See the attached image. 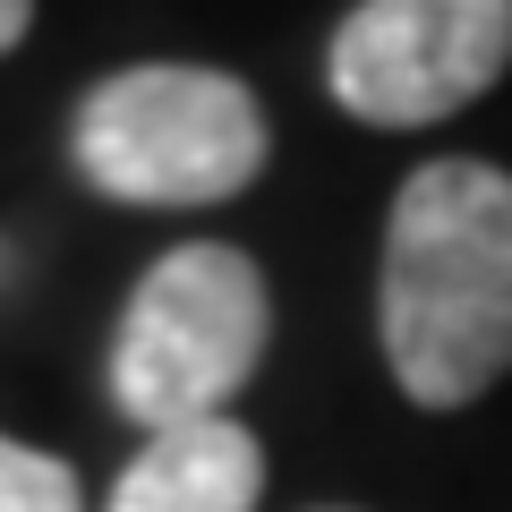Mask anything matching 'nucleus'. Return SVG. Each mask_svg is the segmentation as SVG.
I'll list each match as a JSON object with an SVG mask.
<instances>
[{
    "label": "nucleus",
    "mask_w": 512,
    "mask_h": 512,
    "mask_svg": "<svg viewBox=\"0 0 512 512\" xmlns=\"http://www.w3.org/2000/svg\"><path fill=\"white\" fill-rule=\"evenodd\" d=\"M512 69V0H359L333 26L325 86L367 128H436Z\"/></svg>",
    "instance_id": "nucleus-4"
},
{
    "label": "nucleus",
    "mask_w": 512,
    "mask_h": 512,
    "mask_svg": "<svg viewBox=\"0 0 512 512\" xmlns=\"http://www.w3.org/2000/svg\"><path fill=\"white\" fill-rule=\"evenodd\" d=\"M265 103L231 69L197 60H137L86 86L69 120V163L94 197L180 214V205H222L265 171Z\"/></svg>",
    "instance_id": "nucleus-2"
},
{
    "label": "nucleus",
    "mask_w": 512,
    "mask_h": 512,
    "mask_svg": "<svg viewBox=\"0 0 512 512\" xmlns=\"http://www.w3.org/2000/svg\"><path fill=\"white\" fill-rule=\"evenodd\" d=\"M26 26H35V0H0V60L26 43Z\"/></svg>",
    "instance_id": "nucleus-7"
},
{
    "label": "nucleus",
    "mask_w": 512,
    "mask_h": 512,
    "mask_svg": "<svg viewBox=\"0 0 512 512\" xmlns=\"http://www.w3.org/2000/svg\"><path fill=\"white\" fill-rule=\"evenodd\" d=\"M265 342H274V291L256 256L231 239H188L154 256L146 282L128 291L111 333V402L146 436L222 419V402L256 376Z\"/></svg>",
    "instance_id": "nucleus-3"
},
{
    "label": "nucleus",
    "mask_w": 512,
    "mask_h": 512,
    "mask_svg": "<svg viewBox=\"0 0 512 512\" xmlns=\"http://www.w3.org/2000/svg\"><path fill=\"white\" fill-rule=\"evenodd\" d=\"M0 512H86L77 470L60 453H35V444L0 436Z\"/></svg>",
    "instance_id": "nucleus-6"
},
{
    "label": "nucleus",
    "mask_w": 512,
    "mask_h": 512,
    "mask_svg": "<svg viewBox=\"0 0 512 512\" xmlns=\"http://www.w3.org/2000/svg\"><path fill=\"white\" fill-rule=\"evenodd\" d=\"M376 325L384 367L419 410H461L512 367V171L436 154L402 180Z\"/></svg>",
    "instance_id": "nucleus-1"
},
{
    "label": "nucleus",
    "mask_w": 512,
    "mask_h": 512,
    "mask_svg": "<svg viewBox=\"0 0 512 512\" xmlns=\"http://www.w3.org/2000/svg\"><path fill=\"white\" fill-rule=\"evenodd\" d=\"M256 495H265V444L222 410L146 436L103 512H256Z\"/></svg>",
    "instance_id": "nucleus-5"
}]
</instances>
